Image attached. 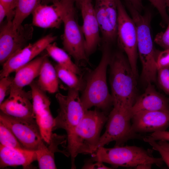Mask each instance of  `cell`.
<instances>
[{
    "label": "cell",
    "instance_id": "cell-1",
    "mask_svg": "<svg viewBox=\"0 0 169 169\" xmlns=\"http://www.w3.org/2000/svg\"><path fill=\"white\" fill-rule=\"evenodd\" d=\"M108 117L97 110H87L74 129L67 135L66 150L71 156V168L75 169V158L79 154L94 153L100 137L102 129Z\"/></svg>",
    "mask_w": 169,
    "mask_h": 169
},
{
    "label": "cell",
    "instance_id": "cell-2",
    "mask_svg": "<svg viewBox=\"0 0 169 169\" xmlns=\"http://www.w3.org/2000/svg\"><path fill=\"white\" fill-rule=\"evenodd\" d=\"M109 65L113 106L130 110L137 97L136 77L122 52L111 54Z\"/></svg>",
    "mask_w": 169,
    "mask_h": 169
},
{
    "label": "cell",
    "instance_id": "cell-3",
    "mask_svg": "<svg viewBox=\"0 0 169 169\" xmlns=\"http://www.w3.org/2000/svg\"><path fill=\"white\" fill-rule=\"evenodd\" d=\"M126 4L136 28L138 53L142 67L141 79L147 84L156 82L158 50L154 47L151 32V13L147 9L142 14L130 3Z\"/></svg>",
    "mask_w": 169,
    "mask_h": 169
},
{
    "label": "cell",
    "instance_id": "cell-4",
    "mask_svg": "<svg viewBox=\"0 0 169 169\" xmlns=\"http://www.w3.org/2000/svg\"><path fill=\"white\" fill-rule=\"evenodd\" d=\"M111 55L110 45L104 44L100 61L97 66L89 75L80 97L86 110L95 106L107 115L113 105L112 97L108 90L106 76Z\"/></svg>",
    "mask_w": 169,
    "mask_h": 169
},
{
    "label": "cell",
    "instance_id": "cell-5",
    "mask_svg": "<svg viewBox=\"0 0 169 169\" xmlns=\"http://www.w3.org/2000/svg\"><path fill=\"white\" fill-rule=\"evenodd\" d=\"M91 155L92 160L107 163L114 167H136L144 163L161 166L163 162L161 157H155L150 151L136 146H115L110 148L100 147Z\"/></svg>",
    "mask_w": 169,
    "mask_h": 169
},
{
    "label": "cell",
    "instance_id": "cell-6",
    "mask_svg": "<svg viewBox=\"0 0 169 169\" xmlns=\"http://www.w3.org/2000/svg\"><path fill=\"white\" fill-rule=\"evenodd\" d=\"M62 8L63 49L78 63L88 61L84 37L79 24L74 0H60Z\"/></svg>",
    "mask_w": 169,
    "mask_h": 169
},
{
    "label": "cell",
    "instance_id": "cell-7",
    "mask_svg": "<svg viewBox=\"0 0 169 169\" xmlns=\"http://www.w3.org/2000/svg\"><path fill=\"white\" fill-rule=\"evenodd\" d=\"M131 120L130 110L113 106L108 116L105 131L100 136L96 150L111 141H115V146H121L128 140L140 138L139 135L133 131Z\"/></svg>",
    "mask_w": 169,
    "mask_h": 169
},
{
    "label": "cell",
    "instance_id": "cell-8",
    "mask_svg": "<svg viewBox=\"0 0 169 169\" xmlns=\"http://www.w3.org/2000/svg\"><path fill=\"white\" fill-rule=\"evenodd\" d=\"M79 92L69 89L66 95L60 93L56 95L59 109L57 115L54 118L53 131L59 129H63L67 135L83 118L87 110L83 107Z\"/></svg>",
    "mask_w": 169,
    "mask_h": 169
},
{
    "label": "cell",
    "instance_id": "cell-9",
    "mask_svg": "<svg viewBox=\"0 0 169 169\" xmlns=\"http://www.w3.org/2000/svg\"><path fill=\"white\" fill-rule=\"evenodd\" d=\"M117 4L118 20L116 39L119 46L126 55L133 72L137 77L138 53L136 25L120 0H117Z\"/></svg>",
    "mask_w": 169,
    "mask_h": 169
},
{
    "label": "cell",
    "instance_id": "cell-10",
    "mask_svg": "<svg viewBox=\"0 0 169 169\" xmlns=\"http://www.w3.org/2000/svg\"><path fill=\"white\" fill-rule=\"evenodd\" d=\"M32 24L21 25L13 29L12 20H6L0 25V63L3 65L11 57L27 45L32 37Z\"/></svg>",
    "mask_w": 169,
    "mask_h": 169
},
{
    "label": "cell",
    "instance_id": "cell-11",
    "mask_svg": "<svg viewBox=\"0 0 169 169\" xmlns=\"http://www.w3.org/2000/svg\"><path fill=\"white\" fill-rule=\"evenodd\" d=\"M0 122L12 131L25 149L36 151L45 145L36 122L13 117L1 111Z\"/></svg>",
    "mask_w": 169,
    "mask_h": 169
},
{
    "label": "cell",
    "instance_id": "cell-12",
    "mask_svg": "<svg viewBox=\"0 0 169 169\" xmlns=\"http://www.w3.org/2000/svg\"><path fill=\"white\" fill-rule=\"evenodd\" d=\"M29 85L35 120L43 139L49 144L53 134L54 120L50 109L51 102L46 92L38 86L36 81Z\"/></svg>",
    "mask_w": 169,
    "mask_h": 169
},
{
    "label": "cell",
    "instance_id": "cell-13",
    "mask_svg": "<svg viewBox=\"0 0 169 169\" xmlns=\"http://www.w3.org/2000/svg\"><path fill=\"white\" fill-rule=\"evenodd\" d=\"M94 7L104 44L110 45L117 38V0H95Z\"/></svg>",
    "mask_w": 169,
    "mask_h": 169
},
{
    "label": "cell",
    "instance_id": "cell-14",
    "mask_svg": "<svg viewBox=\"0 0 169 169\" xmlns=\"http://www.w3.org/2000/svg\"><path fill=\"white\" fill-rule=\"evenodd\" d=\"M57 38L50 34L33 44H30L15 53L3 65L0 71V79L9 75L18 69L32 60L45 50L47 46Z\"/></svg>",
    "mask_w": 169,
    "mask_h": 169
},
{
    "label": "cell",
    "instance_id": "cell-15",
    "mask_svg": "<svg viewBox=\"0 0 169 169\" xmlns=\"http://www.w3.org/2000/svg\"><path fill=\"white\" fill-rule=\"evenodd\" d=\"M83 23L81 26L88 57L96 50L101 40L100 27L91 1L81 0L79 4Z\"/></svg>",
    "mask_w": 169,
    "mask_h": 169
},
{
    "label": "cell",
    "instance_id": "cell-16",
    "mask_svg": "<svg viewBox=\"0 0 169 169\" xmlns=\"http://www.w3.org/2000/svg\"><path fill=\"white\" fill-rule=\"evenodd\" d=\"M131 120L132 130L136 133L165 131L169 127V110L139 112Z\"/></svg>",
    "mask_w": 169,
    "mask_h": 169
},
{
    "label": "cell",
    "instance_id": "cell-17",
    "mask_svg": "<svg viewBox=\"0 0 169 169\" xmlns=\"http://www.w3.org/2000/svg\"><path fill=\"white\" fill-rule=\"evenodd\" d=\"M31 90L18 95L9 96L0 104V111L13 117L36 122L33 111Z\"/></svg>",
    "mask_w": 169,
    "mask_h": 169
},
{
    "label": "cell",
    "instance_id": "cell-18",
    "mask_svg": "<svg viewBox=\"0 0 169 169\" xmlns=\"http://www.w3.org/2000/svg\"><path fill=\"white\" fill-rule=\"evenodd\" d=\"M147 84L144 92L136 97L130 110L131 118L140 112L169 110V98L157 92L151 83Z\"/></svg>",
    "mask_w": 169,
    "mask_h": 169
},
{
    "label": "cell",
    "instance_id": "cell-19",
    "mask_svg": "<svg viewBox=\"0 0 169 169\" xmlns=\"http://www.w3.org/2000/svg\"><path fill=\"white\" fill-rule=\"evenodd\" d=\"M47 54L35 58L18 69L11 86L9 96H17L24 91V87L29 85L38 77L43 60Z\"/></svg>",
    "mask_w": 169,
    "mask_h": 169
},
{
    "label": "cell",
    "instance_id": "cell-20",
    "mask_svg": "<svg viewBox=\"0 0 169 169\" xmlns=\"http://www.w3.org/2000/svg\"><path fill=\"white\" fill-rule=\"evenodd\" d=\"M33 26L43 28H59L63 23L60 0L52 5L39 4L32 13Z\"/></svg>",
    "mask_w": 169,
    "mask_h": 169
},
{
    "label": "cell",
    "instance_id": "cell-21",
    "mask_svg": "<svg viewBox=\"0 0 169 169\" xmlns=\"http://www.w3.org/2000/svg\"><path fill=\"white\" fill-rule=\"evenodd\" d=\"M37 159L36 151L8 147L0 145V169L18 166H22L23 169L29 168L32 163Z\"/></svg>",
    "mask_w": 169,
    "mask_h": 169
},
{
    "label": "cell",
    "instance_id": "cell-22",
    "mask_svg": "<svg viewBox=\"0 0 169 169\" xmlns=\"http://www.w3.org/2000/svg\"><path fill=\"white\" fill-rule=\"evenodd\" d=\"M67 136L60 135L53 133L49 146L45 145L41 149L36 151L38 167L40 169H57L54 161V153H62L67 157L69 156L68 151L61 150L59 146L66 143Z\"/></svg>",
    "mask_w": 169,
    "mask_h": 169
},
{
    "label": "cell",
    "instance_id": "cell-23",
    "mask_svg": "<svg viewBox=\"0 0 169 169\" xmlns=\"http://www.w3.org/2000/svg\"><path fill=\"white\" fill-rule=\"evenodd\" d=\"M48 56L47 54L43 60L36 82L42 90L54 94L58 90L59 78L55 67L49 60Z\"/></svg>",
    "mask_w": 169,
    "mask_h": 169
},
{
    "label": "cell",
    "instance_id": "cell-24",
    "mask_svg": "<svg viewBox=\"0 0 169 169\" xmlns=\"http://www.w3.org/2000/svg\"><path fill=\"white\" fill-rule=\"evenodd\" d=\"M45 50L50 56L59 65L70 70L78 75L81 73L78 66L72 60L68 53L64 49L59 47L56 43L49 44Z\"/></svg>",
    "mask_w": 169,
    "mask_h": 169
},
{
    "label": "cell",
    "instance_id": "cell-25",
    "mask_svg": "<svg viewBox=\"0 0 169 169\" xmlns=\"http://www.w3.org/2000/svg\"><path fill=\"white\" fill-rule=\"evenodd\" d=\"M41 0H17L15 14L12 22L13 29L16 30L23 20L32 13L40 3Z\"/></svg>",
    "mask_w": 169,
    "mask_h": 169
},
{
    "label": "cell",
    "instance_id": "cell-26",
    "mask_svg": "<svg viewBox=\"0 0 169 169\" xmlns=\"http://www.w3.org/2000/svg\"><path fill=\"white\" fill-rule=\"evenodd\" d=\"M54 67L59 79L66 85L69 89L79 91L83 90L85 82L77 75L78 74L57 64Z\"/></svg>",
    "mask_w": 169,
    "mask_h": 169
},
{
    "label": "cell",
    "instance_id": "cell-27",
    "mask_svg": "<svg viewBox=\"0 0 169 169\" xmlns=\"http://www.w3.org/2000/svg\"><path fill=\"white\" fill-rule=\"evenodd\" d=\"M0 143V145L8 147L26 149L21 144L12 131L1 122Z\"/></svg>",
    "mask_w": 169,
    "mask_h": 169
},
{
    "label": "cell",
    "instance_id": "cell-28",
    "mask_svg": "<svg viewBox=\"0 0 169 169\" xmlns=\"http://www.w3.org/2000/svg\"><path fill=\"white\" fill-rule=\"evenodd\" d=\"M143 139L149 144L153 150L160 153L163 162L169 168V143L163 140H159L157 142L149 139L146 136L143 138Z\"/></svg>",
    "mask_w": 169,
    "mask_h": 169
},
{
    "label": "cell",
    "instance_id": "cell-29",
    "mask_svg": "<svg viewBox=\"0 0 169 169\" xmlns=\"http://www.w3.org/2000/svg\"><path fill=\"white\" fill-rule=\"evenodd\" d=\"M160 88L169 95V69H157L156 81Z\"/></svg>",
    "mask_w": 169,
    "mask_h": 169
},
{
    "label": "cell",
    "instance_id": "cell-30",
    "mask_svg": "<svg viewBox=\"0 0 169 169\" xmlns=\"http://www.w3.org/2000/svg\"><path fill=\"white\" fill-rule=\"evenodd\" d=\"M13 78L8 75L0 79V104L4 101L6 96L9 94Z\"/></svg>",
    "mask_w": 169,
    "mask_h": 169
},
{
    "label": "cell",
    "instance_id": "cell-31",
    "mask_svg": "<svg viewBox=\"0 0 169 169\" xmlns=\"http://www.w3.org/2000/svg\"><path fill=\"white\" fill-rule=\"evenodd\" d=\"M156 9L163 21L167 24L169 22V16L166 11V0H148Z\"/></svg>",
    "mask_w": 169,
    "mask_h": 169
},
{
    "label": "cell",
    "instance_id": "cell-32",
    "mask_svg": "<svg viewBox=\"0 0 169 169\" xmlns=\"http://www.w3.org/2000/svg\"><path fill=\"white\" fill-rule=\"evenodd\" d=\"M156 64L157 69H169V48L163 51H157Z\"/></svg>",
    "mask_w": 169,
    "mask_h": 169
},
{
    "label": "cell",
    "instance_id": "cell-33",
    "mask_svg": "<svg viewBox=\"0 0 169 169\" xmlns=\"http://www.w3.org/2000/svg\"><path fill=\"white\" fill-rule=\"evenodd\" d=\"M164 32L158 33L156 35L154 41L164 49L169 48V22Z\"/></svg>",
    "mask_w": 169,
    "mask_h": 169
},
{
    "label": "cell",
    "instance_id": "cell-34",
    "mask_svg": "<svg viewBox=\"0 0 169 169\" xmlns=\"http://www.w3.org/2000/svg\"><path fill=\"white\" fill-rule=\"evenodd\" d=\"M17 0H0V3L6 9L7 14L6 20H12L15 14Z\"/></svg>",
    "mask_w": 169,
    "mask_h": 169
},
{
    "label": "cell",
    "instance_id": "cell-35",
    "mask_svg": "<svg viewBox=\"0 0 169 169\" xmlns=\"http://www.w3.org/2000/svg\"><path fill=\"white\" fill-rule=\"evenodd\" d=\"M155 141L163 140L169 141V131H165L154 132L146 136Z\"/></svg>",
    "mask_w": 169,
    "mask_h": 169
},
{
    "label": "cell",
    "instance_id": "cell-36",
    "mask_svg": "<svg viewBox=\"0 0 169 169\" xmlns=\"http://www.w3.org/2000/svg\"><path fill=\"white\" fill-rule=\"evenodd\" d=\"M82 168L84 169H109L112 168L105 166L102 162L99 161H95L91 159L86 161Z\"/></svg>",
    "mask_w": 169,
    "mask_h": 169
},
{
    "label": "cell",
    "instance_id": "cell-37",
    "mask_svg": "<svg viewBox=\"0 0 169 169\" xmlns=\"http://www.w3.org/2000/svg\"><path fill=\"white\" fill-rule=\"evenodd\" d=\"M126 2L130 3L138 11L140 12L143 9V6L141 0H125Z\"/></svg>",
    "mask_w": 169,
    "mask_h": 169
},
{
    "label": "cell",
    "instance_id": "cell-38",
    "mask_svg": "<svg viewBox=\"0 0 169 169\" xmlns=\"http://www.w3.org/2000/svg\"><path fill=\"white\" fill-rule=\"evenodd\" d=\"M7 12L5 8L0 3V25L3 22L5 17H6Z\"/></svg>",
    "mask_w": 169,
    "mask_h": 169
},
{
    "label": "cell",
    "instance_id": "cell-39",
    "mask_svg": "<svg viewBox=\"0 0 169 169\" xmlns=\"http://www.w3.org/2000/svg\"><path fill=\"white\" fill-rule=\"evenodd\" d=\"M152 165L149 163L141 164L138 165L136 167V169H151Z\"/></svg>",
    "mask_w": 169,
    "mask_h": 169
},
{
    "label": "cell",
    "instance_id": "cell-40",
    "mask_svg": "<svg viewBox=\"0 0 169 169\" xmlns=\"http://www.w3.org/2000/svg\"><path fill=\"white\" fill-rule=\"evenodd\" d=\"M60 0H41V3L43 4H48L49 3H54L58 2Z\"/></svg>",
    "mask_w": 169,
    "mask_h": 169
},
{
    "label": "cell",
    "instance_id": "cell-41",
    "mask_svg": "<svg viewBox=\"0 0 169 169\" xmlns=\"http://www.w3.org/2000/svg\"><path fill=\"white\" fill-rule=\"evenodd\" d=\"M75 2L79 5V4L81 0H74Z\"/></svg>",
    "mask_w": 169,
    "mask_h": 169
},
{
    "label": "cell",
    "instance_id": "cell-42",
    "mask_svg": "<svg viewBox=\"0 0 169 169\" xmlns=\"http://www.w3.org/2000/svg\"><path fill=\"white\" fill-rule=\"evenodd\" d=\"M166 2L167 7H168L169 9V0H166Z\"/></svg>",
    "mask_w": 169,
    "mask_h": 169
},
{
    "label": "cell",
    "instance_id": "cell-43",
    "mask_svg": "<svg viewBox=\"0 0 169 169\" xmlns=\"http://www.w3.org/2000/svg\"><path fill=\"white\" fill-rule=\"evenodd\" d=\"M85 1H91L92 0H84Z\"/></svg>",
    "mask_w": 169,
    "mask_h": 169
}]
</instances>
